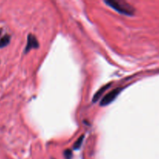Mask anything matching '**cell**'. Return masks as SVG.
<instances>
[{"label": "cell", "instance_id": "6", "mask_svg": "<svg viewBox=\"0 0 159 159\" xmlns=\"http://www.w3.org/2000/svg\"><path fill=\"white\" fill-rule=\"evenodd\" d=\"M84 135H82V136H81L80 138L76 141V143H75L74 145H73V149H74V150H78V149L81 147L83 141H84Z\"/></svg>", "mask_w": 159, "mask_h": 159}, {"label": "cell", "instance_id": "4", "mask_svg": "<svg viewBox=\"0 0 159 159\" xmlns=\"http://www.w3.org/2000/svg\"><path fill=\"white\" fill-rule=\"evenodd\" d=\"M10 41V37L9 35H5L4 37L0 39V48H2L4 47L7 46Z\"/></svg>", "mask_w": 159, "mask_h": 159}, {"label": "cell", "instance_id": "5", "mask_svg": "<svg viewBox=\"0 0 159 159\" xmlns=\"http://www.w3.org/2000/svg\"><path fill=\"white\" fill-rule=\"evenodd\" d=\"M110 85H105V86H104V87H102V88L101 89L99 90V91L98 92V93H96V94L94 95V102H96L97 100H98V99H99L100 97H101V95H102V93H104V92L105 91L106 89H108V86Z\"/></svg>", "mask_w": 159, "mask_h": 159}, {"label": "cell", "instance_id": "3", "mask_svg": "<svg viewBox=\"0 0 159 159\" xmlns=\"http://www.w3.org/2000/svg\"><path fill=\"white\" fill-rule=\"evenodd\" d=\"M39 44L37 38H36L34 35H32V34H29L27 37V42H26V48H25V53L31 51L32 48H37Z\"/></svg>", "mask_w": 159, "mask_h": 159}, {"label": "cell", "instance_id": "1", "mask_svg": "<svg viewBox=\"0 0 159 159\" xmlns=\"http://www.w3.org/2000/svg\"><path fill=\"white\" fill-rule=\"evenodd\" d=\"M104 2L112 8L114 10L117 11L118 13L126 16H132L134 14V9L132 6L128 4L124 1H115V0H107Z\"/></svg>", "mask_w": 159, "mask_h": 159}, {"label": "cell", "instance_id": "2", "mask_svg": "<svg viewBox=\"0 0 159 159\" xmlns=\"http://www.w3.org/2000/svg\"><path fill=\"white\" fill-rule=\"evenodd\" d=\"M122 90L121 88H117L113 89L112 91H111L110 93H108V94H106L105 96L103 97V99H101V102H100V105L101 107H105V106L108 105L111 102H112L114 101V99L117 97L118 94H119L120 91Z\"/></svg>", "mask_w": 159, "mask_h": 159}, {"label": "cell", "instance_id": "7", "mask_svg": "<svg viewBox=\"0 0 159 159\" xmlns=\"http://www.w3.org/2000/svg\"><path fill=\"white\" fill-rule=\"evenodd\" d=\"M65 157L67 159H70V158H71V157H72L71 151H70V150L65 151Z\"/></svg>", "mask_w": 159, "mask_h": 159}]
</instances>
